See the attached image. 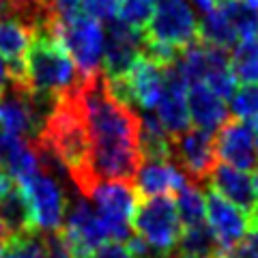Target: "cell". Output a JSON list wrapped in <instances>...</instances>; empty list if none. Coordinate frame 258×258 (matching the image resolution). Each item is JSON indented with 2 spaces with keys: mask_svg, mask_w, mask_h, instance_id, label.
<instances>
[{
  "mask_svg": "<svg viewBox=\"0 0 258 258\" xmlns=\"http://www.w3.org/2000/svg\"><path fill=\"white\" fill-rule=\"evenodd\" d=\"M176 213L183 228L189 226H198L207 222V198L203 194V187L194 183H185L183 187L176 191Z\"/></svg>",
  "mask_w": 258,
  "mask_h": 258,
  "instance_id": "cell-23",
  "label": "cell"
},
{
  "mask_svg": "<svg viewBox=\"0 0 258 258\" xmlns=\"http://www.w3.org/2000/svg\"><path fill=\"white\" fill-rule=\"evenodd\" d=\"M224 15L228 18V22L232 24L237 37L241 41H249V39L256 37L258 32V11L254 7H249L243 0H228V3L220 5Z\"/></svg>",
  "mask_w": 258,
  "mask_h": 258,
  "instance_id": "cell-24",
  "label": "cell"
},
{
  "mask_svg": "<svg viewBox=\"0 0 258 258\" xmlns=\"http://www.w3.org/2000/svg\"><path fill=\"white\" fill-rule=\"evenodd\" d=\"M215 153L224 159V164L235 166L239 170H256L258 168V151L254 127L239 118H228L213 134Z\"/></svg>",
  "mask_w": 258,
  "mask_h": 258,
  "instance_id": "cell-12",
  "label": "cell"
},
{
  "mask_svg": "<svg viewBox=\"0 0 258 258\" xmlns=\"http://www.w3.org/2000/svg\"><path fill=\"white\" fill-rule=\"evenodd\" d=\"M226 258H258V228H249L245 239Z\"/></svg>",
  "mask_w": 258,
  "mask_h": 258,
  "instance_id": "cell-29",
  "label": "cell"
},
{
  "mask_svg": "<svg viewBox=\"0 0 258 258\" xmlns=\"http://www.w3.org/2000/svg\"><path fill=\"white\" fill-rule=\"evenodd\" d=\"M252 127H254V136H256V151H258V120H254Z\"/></svg>",
  "mask_w": 258,
  "mask_h": 258,
  "instance_id": "cell-36",
  "label": "cell"
},
{
  "mask_svg": "<svg viewBox=\"0 0 258 258\" xmlns=\"http://www.w3.org/2000/svg\"><path fill=\"white\" fill-rule=\"evenodd\" d=\"M0 166L18 181L37 174L41 170L37 142L0 129Z\"/></svg>",
  "mask_w": 258,
  "mask_h": 258,
  "instance_id": "cell-16",
  "label": "cell"
},
{
  "mask_svg": "<svg viewBox=\"0 0 258 258\" xmlns=\"http://www.w3.org/2000/svg\"><path fill=\"white\" fill-rule=\"evenodd\" d=\"M97 215L108 232L110 241H123L127 243L132 239V220L136 207L140 203V196L136 191L132 181H106L99 183L93 191Z\"/></svg>",
  "mask_w": 258,
  "mask_h": 258,
  "instance_id": "cell-6",
  "label": "cell"
},
{
  "mask_svg": "<svg viewBox=\"0 0 258 258\" xmlns=\"http://www.w3.org/2000/svg\"><path fill=\"white\" fill-rule=\"evenodd\" d=\"M200 39H203L205 43L222 47V50L239 45L237 32L232 28V24L228 22V18L224 15L220 5H217L213 11L203 15V22H200Z\"/></svg>",
  "mask_w": 258,
  "mask_h": 258,
  "instance_id": "cell-22",
  "label": "cell"
},
{
  "mask_svg": "<svg viewBox=\"0 0 258 258\" xmlns=\"http://www.w3.org/2000/svg\"><path fill=\"white\" fill-rule=\"evenodd\" d=\"M243 3H247L249 7H254V9L258 11V0H243Z\"/></svg>",
  "mask_w": 258,
  "mask_h": 258,
  "instance_id": "cell-37",
  "label": "cell"
},
{
  "mask_svg": "<svg viewBox=\"0 0 258 258\" xmlns=\"http://www.w3.org/2000/svg\"><path fill=\"white\" fill-rule=\"evenodd\" d=\"M179 258H215V256H179Z\"/></svg>",
  "mask_w": 258,
  "mask_h": 258,
  "instance_id": "cell-38",
  "label": "cell"
},
{
  "mask_svg": "<svg viewBox=\"0 0 258 258\" xmlns=\"http://www.w3.org/2000/svg\"><path fill=\"white\" fill-rule=\"evenodd\" d=\"M161 120L168 134L176 138L185 129H189V108H187V84L176 69V62L168 64L164 76V93L159 97L157 108L153 110Z\"/></svg>",
  "mask_w": 258,
  "mask_h": 258,
  "instance_id": "cell-13",
  "label": "cell"
},
{
  "mask_svg": "<svg viewBox=\"0 0 258 258\" xmlns=\"http://www.w3.org/2000/svg\"><path fill=\"white\" fill-rule=\"evenodd\" d=\"M24 189L32 211V220L39 232H56L62 228L64 215H67V196L60 187L56 176L39 170L28 179L18 181Z\"/></svg>",
  "mask_w": 258,
  "mask_h": 258,
  "instance_id": "cell-8",
  "label": "cell"
},
{
  "mask_svg": "<svg viewBox=\"0 0 258 258\" xmlns=\"http://www.w3.org/2000/svg\"><path fill=\"white\" fill-rule=\"evenodd\" d=\"M91 136V170L97 185L106 181H132L142 164L140 114L118 101L108 78L97 71L76 86Z\"/></svg>",
  "mask_w": 258,
  "mask_h": 258,
  "instance_id": "cell-1",
  "label": "cell"
},
{
  "mask_svg": "<svg viewBox=\"0 0 258 258\" xmlns=\"http://www.w3.org/2000/svg\"><path fill=\"white\" fill-rule=\"evenodd\" d=\"M144 35L142 30L127 26L118 18L108 22L106 28V50H103V71L108 80H120L142 56Z\"/></svg>",
  "mask_w": 258,
  "mask_h": 258,
  "instance_id": "cell-10",
  "label": "cell"
},
{
  "mask_svg": "<svg viewBox=\"0 0 258 258\" xmlns=\"http://www.w3.org/2000/svg\"><path fill=\"white\" fill-rule=\"evenodd\" d=\"M209 185H211V189L220 194L222 198H226L237 209H241L247 217L252 215V211L258 205L252 176L235 166L215 164L211 176H209Z\"/></svg>",
  "mask_w": 258,
  "mask_h": 258,
  "instance_id": "cell-15",
  "label": "cell"
},
{
  "mask_svg": "<svg viewBox=\"0 0 258 258\" xmlns=\"http://www.w3.org/2000/svg\"><path fill=\"white\" fill-rule=\"evenodd\" d=\"M215 5H224V3H228V0H213Z\"/></svg>",
  "mask_w": 258,
  "mask_h": 258,
  "instance_id": "cell-39",
  "label": "cell"
},
{
  "mask_svg": "<svg viewBox=\"0 0 258 258\" xmlns=\"http://www.w3.org/2000/svg\"><path fill=\"white\" fill-rule=\"evenodd\" d=\"M140 153L142 159H172V136L155 112H144L140 116Z\"/></svg>",
  "mask_w": 258,
  "mask_h": 258,
  "instance_id": "cell-20",
  "label": "cell"
},
{
  "mask_svg": "<svg viewBox=\"0 0 258 258\" xmlns=\"http://www.w3.org/2000/svg\"><path fill=\"white\" fill-rule=\"evenodd\" d=\"M13 187H15V179L5 170L3 166H0V198L7 196V194H9Z\"/></svg>",
  "mask_w": 258,
  "mask_h": 258,
  "instance_id": "cell-31",
  "label": "cell"
},
{
  "mask_svg": "<svg viewBox=\"0 0 258 258\" xmlns=\"http://www.w3.org/2000/svg\"><path fill=\"white\" fill-rule=\"evenodd\" d=\"M159 0H118V20L136 30H144Z\"/></svg>",
  "mask_w": 258,
  "mask_h": 258,
  "instance_id": "cell-26",
  "label": "cell"
},
{
  "mask_svg": "<svg viewBox=\"0 0 258 258\" xmlns=\"http://www.w3.org/2000/svg\"><path fill=\"white\" fill-rule=\"evenodd\" d=\"M132 230L136 237L147 241L161 254L176 256V245H179L183 226L179 213H176L174 200L170 196L140 200L132 220Z\"/></svg>",
  "mask_w": 258,
  "mask_h": 258,
  "instance_id": "cell-5",
  "label": "cell"
},
{
  "mask_svg": "<svg viewBox=\"0 0 258 258\" xmlns=\"http://www.w3.org/2000/svg\"><path fill=\"white\" fill-rule=\"evenodd\" d=\"M172 161L189 183L198 187L209 185V176L217 164L213 134L198 127L185 129L183 134L172 138Z\"/></svg>",
  "mask_w": 258,
  "mask_h": 258,
  "instance_id": "cell-9",
  "label": "cell"
},
{
  "mask_svg": "<svg viewBox=\"0 0 258 258\" xmlns=\"http://www.w3.org/2000/svg\"><path fill=\"white\" fill-rule=\"evenodd\" d=\"M230 69L239 82L258 84V43L254 39L241 41L230 54Z\"/></svg>",
  "mask_w": 258,
  "mask_h": 258,
  "instance_id": "cell-25",
  "label": "cell"
},
{
  "mask_svg": "<svg viewBox=\"0 0 258 258\" xmlns=\"http://www.w3.org/2000/svg\"><path fill=\"white\" fill-rule=\"evenodd\" d=\"M37 144L60 161L80 196L93 198L97 181L91 170V136L76 88L54 101Z\"/></svg>",
  "mask_w": 258,
  "mask_h": 258,
  "instance_id": "cell-2",
  "label": "cell"
},
{
  "mask_svg": "<svg viewBox=\"0 0 258 258\" xmlns=\"http://www.w3.org/2000/svg\"><path fill=\"white\" fill-rule=\"evenodd\" d=\"M7 82H9V78H7V67H5V62L0 60V93H5Z\"/></svg>",
  "mask_w": 258,
  "mask_h": 258,
  "instance_id": "cell-32",
  "label": "cell"
},
{
  "mask_svg": "<svg viewBox=\"0 0 258 258\" xmlns=\"http://www.w3.org/2000/svg\"><path fill=\"white\" fill-rule=\"evenodd\" d=\"M230 114L245 120V123H254L258 120V84H243L239 86L235 95L230 97Z\"/></svg>",
  "mask_w": 258,
  "mask_h": 258,
  "instance_id": "cell-27",
  "label": "cell"
},
{
  "mask_svg": "<svg viewBox=\"0 0 258 258\" xmlns=\"http://www.w3.org/2000/svg\"><path fill=\"white\" fill-rule=\"evenodd\" d=\"M3 95H5V93H0V103H3Z\"/></svg>",
  "mask_w": 258,
  "mask_h": 258,
  "instance_id": "cell-40",
  "label": "cell"
},
{
  "mask_svg": "<svg viewBox=\"0 0 258 258\" xmlns=\"http://www.w3.org/2000/svg\"><path fill=\"white\" fill-rule=\"evenodd\" d=\"M252 183H254V191H256V198H258V168H256V172L252 176Z\"/></svg>",
  "mask_w": 258,
  "mask_h": 258,
  "instance_id": "cell-35",
  "label": "cell"
},
{
  "mask_svg": "<svg viewBox=\"0 0 258 258\" xmlns=\"http://www.w3.org/2000/svg\"><path fill=\"white\" fill-rule=\"evenodd\" d=\"M56 20L91 18L97 22H112L118 13V0H52Z\"/></svg>",
  "mask_w": 258,
  "mask_h": 258,
  "instance_id": "cell-19",
  "label": "cell"
},
{
  "mask_svg": "<svg viewBox=\"0 0 258 258\" xmlns=\"http://www.w3.org/2000/svg\"><path fill=\"white\" fill-rule=\"evenodd\" d=\"M176 256H215L222 258L220 245L213 235L211 226L207 222L198 226H189L183 228L179 245H176Z\"/></svg>",
  "mask_w": 258,
  "mask_h": 258,
  "instance_id": "cell-21",
  "label": "cell"
},
{
  "mask_svg": "<svg viewBox=\"0 0 258 258\" xmlns=\"http://www.w3.org/2000/svg\"><path fill=\"white\" fill-rule=\"evenodd\" d=\"M144 41L183 52L200 39V22L187 0H159L153 18L142 30Z\"/></svg>",
  "mask_w": 258,
  "mask_h": 258,
  "instance_id": "cell-4",
  "label": "cell"
},
{
  "mask_svg": "<svg viewBox=\"0 0 258 258\" xmlns=\"http://www.w3.org/2000/svg\"><path fill=\"white\" fill-rule=\"evenodd\" d=\"M185 183L187 179L172 159H142L134 179V187L144 200L176 194Z\"/></svg>",
  "mask_w": 258,
  "mask_h": 258,
  "instance_id": "cell-14",
  "label": "cell"
},
{
  "mask_svg": "<svg viewBox=\"0 0 258 258\" xmlns=\"http://www.w3.org/2000/svg\"><path fill=\"white\" fill-rule=\"evenodd\" d=\"M249 228H258V205L252 211V215H249Z\"/></svg>",
  "mask_w": 258,
  "mask_h": 258,
  "instance_id": "cell-34",
  "label": "cell"
},
{
  "mask_svg": "<svg viewBox=\"0 0 258 258\" xmlns=\"http://www.w3.org/2000/svg\"><path fill=\"white\" fill-rule=\"evenodd\" d=\"M9 243V235H7V230H5V226L0 224V252L5 249V245Z\"/></svg>",
  "mask_w": 258,
  "mask_h": 258,
  "instance_id": "cell-33",
  "label": "cell"
},
{
  "mask_svg": "<svg viewBox=\"0 0 258 258\" xmlns=\"http://www.w3.org/2000/svg\"><path fill=\"white\" fill-rule=\"evenodd\" d=\"M82 74L58 37L37 35L26 52V88L43 99H58L74 91Z\"/></svg>",
  "mask_w": 258,
  "mask_h": 258,
  "instance_id": "cell-3",
  "label": "cell"
},
{
  "mask_svg": "<svg viewBox=\"0 0 258 258\" xmlns=\"http://www.w3.org/2000/svg\"><path fill=\"white\" fill-rule=\"evenodd\" d=\"M56 37L67 47L82 78L99 71L103 64V50H106V28L97 20H62L56 24Z\"/></svg>",
  "mask_w": 258,
  "mask_h": 258,
  "instance_id": "cell-7",
  "label": "cell"
},
{
  "mask_svg": "<svg viewBox=\"0 0 258 258\" xmlns=\"http://www.w3.org/2000/svg\"><path fill=\"white\" fill-rule=\"evenodd\" d=\"M91 258H134V256L123 241H106L103 245L95 249Z\"/></svg>",
  "mask_w": 258,
  "mask_h": 258,
  "instance_id": "cell-30",
  "label": "cell"
},
{
  "mask_svg": "<svg viewBox=\"0 0 258 258\" xmlns=\"http://www.w3.org/2000/svg\"><path fill=\"white\" fill-rule=\"evenodd\" d=\"M0 224L5 226L9 239L39 232L35 226V220H32L28 198L24 194V189L20 187V183L7 196L0 198Z\"/></svg>",
  "mask_w": 258,
  "mask_h": 258,
  "instance_id": "cell-18",
  "label": "cell"
},
{
  "mask_svg": "<svg viewBox=\"0 0 258 258\" xmlns=\"http://www.w3.org/2000/svg\"><path fill=\"white\" fill-rule=\"evenodd\" d=\"M187 108L194 127L213 134L230 118V110L222 97H217L205 84H194L187 88Z\"/></svg>",
  "mask_w": 258,
  "mask_h": 258,
  "instance_id": "cell-17",
  "label": "cell"
},
{
  "mask_svg": "<svg viewBox=\"0 0 258 258\" xmlns=\"http://www.w3.org/2000/svg\"><path fill=\"white\" fill-rule=\"evenodd\" d=\"M205 198H207V220H209L207 224L211 226L213 235L217 239L222 258H226L249 232V217L211 187H209Z\"/></svg>",
  "mask_w": 258,
  "mask_h": 258,
  "instance_id": "cell-11",
  "label": "cell"
},
{
  "mask_svg": "<svg viewBox=\"0 0 258 258\" xmlns=\"http://www.w3.org/2000/svg\"><path fill=\"white\" fill-rule=\"evenodd\" d=\"M0 258H47L41 232L9 239V243L0 252Z\"/></svg>",
  "mask_w": 258,
  "mask_h": 258,
  "instance_id": "cell-28",
  "label": "cell"
}]
</instances>
